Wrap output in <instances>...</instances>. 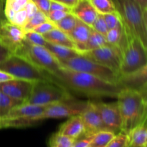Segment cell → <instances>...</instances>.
<instances>
[{
	"label": "cell",
	"mask_w": 147,
	"mask_h": 147,
	"mask_svg": "<svg viewBox=\"0 0 147 147\" xmlns=\"http://www.w3.org/2000/svg\"><path fill=\"white\" fill-rule=\"evenodd\" d=\"M52 82L65 89L89 97L116 98L121 88L88 73L61 67L50 74Z\"/></svg>",
	"instance_id": "1"
},
{
	"label": "cell",
	"mask_w": 147,
	"mask_h": 147,
	"mask_svg": "<svg viewBox=\"0 0 147 147\" xmlns=\"http://www.w3.org/2000/svg\"><path fill=\"white\" fill-rule=\"evenodd\" d=\"M14 55L23 57L38 68L50 73H56L62 67L58 60L43 46L35 45L24 39Z\"/></svg>",
	"instance_id": "5"
},
{
	"label": "cell",
	"mask_w": 147,
	"mask_h": 147,
	"mask_svg": "<svg viewBox=\"0 0 147 147\" xmlns=\"http://www.w3.org/2000/svg\"><path fill=\"white\" fill-rule=\"evenodd\" d=\"M145 66H147L146 46L140 39L131 35L121 52L119 76L134 73Z\"/></svg>",
	"instance_id": "7"
},
{
	"label": "cell",
	"mask_w": 147,
	"mask_h": 147,
	"mask_svg": "<svg viewBox=\"0 0 147 147\" xmlns=\"http://www.w3.org/2000/svg\"><path fill=\"white\" fill-rule=\"evenodd\" d=\"M5 0H0V21L3 19L6 18L4 13V6Z\"/></svg>",
	"instance_id": "44"
},
{
	"label": "cell",
	"mask_w": 147,
	"mask_h": 147,
	"mask_svg": "<svg viewBox=\"0 0 147 147\" xmlns=\"http://www.w3.org/2000/svg\"><path fill=\"white\" fill-rule=\"evenodd\" d=\"M80 116L84 126V136H91L100 131L108 130L94 102L89 101L86 109Z\"/></svg>",
	"instance_id": "15"
},
{
	"label": "cell",
	"mask_w": 147,
	"mask_h": 147,
	"mask_svg": "<svg viewBox=\"0 0 147 147\" xmlns=\"http://www.w3.org/2000/svg\"><path fill=\"white\" fill-rule=\"evenodd\" d=\"M24 40L22 28L12 24L6 18L0 21V43L11 54L20 47Z\"/></svg>",
	"instance_id": "12"
},
{
	"label": "cell",
	"mask_w": 147,
	"mask_h": 147,
	"mask_svg": "<svg viewBox=\"0 0 147 147\" xmlns=\"http://www.w3.org/2000/svg\"><path fill=\"white\" fill-rule=\"evenodd\" d=\"M22 103H24L9 97L0 90V119L5 117L13 108Z\"/></svg>",
	"instance_id": "24"
},
{
	"label": "cell",
	"mask_w": 147,
	"mask_h": 147,
	"mask_svg": "<svg viewBox=\"0 0 147 147\" xmlns=\"http://www.w3.org/2000/svg\"><path fill=\"white\" fill-rule=\"evenodd\" d=\"M70 13L69 11L64 10H50L47 14V18L53 23H55L65 17L67 14Z\"/></svg>",
	"instance_id": "37"
},
{
	"label": "cell",
	"mask_w": 147,
	"mask_h": 147,
	"mask_svg": "<svg viewBox=\"0 0 147 147\" xmlns=\"http://www.w3.org/2000/svg\"><path fill=\"white\" fill-rule=\"evenodd\" d=\"M71 13L78 20L90 27L98 15V12L88 0H79L78 4L71 9Z\"/></svg>",
	"instance_id": "18"
},
{
	"label": "cell",
	"mask_w": 147,
	"mask_h": 147,
	"mask_svg": "<svg viewBox=\"0 0 147 147\" xmlns=\"http://www.w3.org/2000/svg\"><path fill=\"white\" fill-rule=\"evenodd\" d=\"M11 55H12L11 53V52L9 51L5 47H4L0 43V63L8 58Z\"/></svg>",
	"instance_id": "40"
},
{
	"label": "cell",
	"mask_w": 147,
	"mask_h": 147,
	"mask_svg": "<svg viewBox=\"0 0 147 147\" xmlns=\"http://www.w3.org/2000/svg\"><path fill=\"white\" fill-rule=\"evenodd\" d=\"M45 47L47 48L53 56L58 60L59 63H61L63 60H67L71 57L78 55L80 53L74 49L68 48L64 46L57 45L47 42Z\"/></svg>",
	"instance_id": "23"
},
{
	"label": "cell",
	"mask_w": 147,
	"mask_h": 147,
	"mask_svg": "<svg viewBox=\"0 0 147 147\" xmlns=\"http://www.w3.org/2000/svg\"><path fill=\"white\" fill-rule=\"evenodd\" d=\"M24 39L30 43L35 45L45 47V45L47 43V41L45 40L42 34H39V33L35 32L34 31L25 32H24Z\"/></svg>",
	"instance_id": "32"
},
{
	"label": "cell",
	"mask_w": 147,
	"mask_h": 147,
	"mask_svg": "<svg viewBox=\"0 0 147 147\" xmlns=\"http://www.w3.org/2000/svg\"><path fill=\"white\" fill-rule=\"evenodd\" d=\"M31 1L39 11L42 12L47 17L51 0H31Z\"/></svg>",
	"instance_id": "35"
},
{
	"label": "cell",
	"mask_w": 147,
	"mask_h": 147,
	"mask_svg": "<svg viewBox=\"0 0 147 147\" xmlns=\"http://www.w3.org/2000/svg\"><path fill=\"white\" fill-rule=\"evenodd\" d=\"M58 132L75 140L84 136V126L80 115L69 118L60 125Z\"/></svg>",
	"instance_id": "19"
},
{
	"label": "cell",
	"mask_w": 147,
	"mask_h": 147,
	"mask_svg": "<svg viewBox=\"0 0 147 147\" xmlns=\"http://www.w3.org/2000/svg\"><path fill=\"white\" fill-rule=\"evenodd\" d=\"M62 67L76 71L88 73L105 81L118 85L119 74L109 67L93 61L83 55L79 54L60 63Z\"/></svg>",
	"instance_id": "8"
},
{
	"label": "cell",
	"mask_w": 147,
	"mask_h": 147,
	"mask_svg": "<svg viewBox=\"0 0 147 147\" xmlns=\"http://www.w3.org/2000/svg\"><path fill=\"white\" fill-rule=\"evenodd\" d=\"M42 36L45 40L48 42L57 45L64 46V47L74 49L76 50V45L73 40L70 38V37H69L67 34H66L57 27L42 34Z\"/></svg>",
	"instance_id": "21"
},
{
	"label": "cell",
	"mask_w": 147,
	"mask_h": 147,
	"mask_svg": "<svg viewBox=\"0 0 147 147\" xmlns=\"http://www.w3.org/2000/svg\"><path fill=\"white\" fill-rule=\"evenodd\" d=\"M47 106H38V105L30 104L24 103L13 108L8 114L1 119H34L40 123V116L46 109ZM0 119V120H1Z\"/></svg>",
	"instance_id": "17"
},
{
	"label": "cell",
	"mask_w": 147,
	"mask_h": 147,
	"mask_svg": "<svg viewBox=\"0 0 147 147\" xmlns=\"http://www.w3.org/2000/svg\"><path fill=\"white\" fill-rule=\"evenodd\" d=\"M55 25L54 23H53L52 22H50V20L48 21L44 22L41 23L40 24H39L38 26L35 27V28L33 29V30L32 31H34L35 32L39 33V34H44L45 33L48 32L50 30H53L54 28H55Z\"/></svg>",
	"instance_id": "36"
},
{
	"label": "cell",
	"mask_w": 147,
	"mask_h": 147,
	"mask_svg": "<svg viewBox=\"0 0 147 147\" xmlns=\"http://www.w3.org/2000/svg\"><path fill=\"white\" fill-rule=\"evenodd\" d=\"M0 70L9 73L14 78L34 82L51 81L48 73L14 54L0 63Z\"/></svg>",
	"instance_id": "4"
},
{
	"label": "cell",
	"mask_w": 147,
	"mask_h": 147,
	"mask_svg": "<svg viewBox=\"0 0 147 147\" xmlns=\"http://www.w3.org/2000/svg\"><path fill=\"white\" fill-rule=\"evenodd\" d=\"M93 135L91 136H83L76 139L72 147H90Z\"/></svg>",
	"instance_id": "38"
},
{
	"label": "cell",
	"mask_w": 147,
	"mask_h": 147,
	"mask_svg": "<svg viewBox=\"0 0 147 147\" xmlns=\"http://www.w3.org/2000/svg\"><path fill=\"white\" fill-rule=\"evenodd\" d=\"M106 44H108V42L106 41V37L96 32L93 29H90V36H89L86 51L97 49L102 46L106 45Z\"/></svg>",
	"instance_id": "27"
},
{
	"label": "cell",
	"mask_w": 147,
	"mask_h": 147,
	"mask_svg": "<svg viewBox=\"0 0 147 147\" xmlns=\"http://www.w3.org/2000/svg\"><path fill=\"white\" fill-rule=\"evenodd\" d=\"M116 134L108 130L100 131L93 135V140L90 147H105L111 140L114 137Z\"/></svg>",
	"instance_id": "26"
},
{
	"label": "cell",
	"mask_w": 147,
	"mask_h": 147,
	"mask_svg": "<svg viewBox=\"0 0 147 147\" xmlns=\"http://www.w3.org/2000/svg\"><path fill=\"white\" fill-rule=\"evenodd\" d=\"M100 115L105 126L109 131L113 133H119L121 130V116L117 102L103 103L94 102Z\"/></svg>",
	"instance_id": "13"
},
{
	"label": "cell",
	"mask_w": 147,
	"mask_h": 147,
	"mask_svg": "<svg viewBox=\"0 0 147 147\" xmlns=\"http://www.w3.org/2000/svg\"><path fill=\"white\" fill-rule=\"evenodd\" d=\"M90 27L94 30H96L98 33L101 34L104 37H106V34H107L108 31H109V29H108L106 23L105 22L103 15L102 14H99V13L97 18L93 22V24H92Z\"/></svg>",
	"instance_id": "34"
},
{
	"label": "cell",
	"mask_w": 147,
	"mask_h": 147,
	"mask_svg": "<svg viewBox=\"0 0 147 147\" xmlns=\"http://www.w3.org/2000/svg\"><path fill=\"white\" fill-rule=\"evenodd\" d=\"M116 10L129 32L147 45V12H143L134 0H113Z\"/></svg>",
	"instance_id": "3"
},
{
	"label": "cell",
	"mask_w": 147,
	"mask_h": 147,
	"mask_svg": "<svg viewBox=\"0 0 147 147\" xmlns=\"http://www.w3.org/2000/svg\"><path fill=\"white\" fill-rule=\"evenodd\" d=\"M77 20L78 19L71 12H70L63 19L55 23V25L57 28L70 37V34L76 27Z\"/></svg>",
	"instance_id": "25"
},
{
	"label": "cell",
	"mask_w": 147,
	"mask_h": 147,
	"mask_svg": "<svg viewBox=\"0 0 147 147\" xmlns=\"http://www.w3.org/2000/svg\"><path fill=\"white\" fill-rule=\"evenodd\" d=\"M81 55L102 65L109 67L119 74L121 53L117 46L108 43L97 49L84 52Z\"/></svg>",
	"instance_id": "11"
},
{
	"label": "cell",
	"mask_w": 147,
	"mask_h": 147,
	"mask_svg": "<svg viewBox=\"0 0 147 147\" xmlns=\"http://www.w3.org/2000/svg\"><path fill=\"white\" fill-rule=\"evenodd\" d=\"M73 98L63 86L52 81H36L25 103L38 106H48L53 103Z\"/></svg>",
	"instance_id": "6"
},
{
	"label": "cell",
	"mask_w": 147,
	"mask_h": 147,
	"mask_svg": "<svg viewBox=\"0 0 147 147\" xmlns=\"http://www.w3.org/2000/svg\"><path fill=\"white\" fill-rule=\"evenodd\" d=\"M117 103L121 116V130H131L146 120V94L132 89L122 88L117 95Z\"/></svg>",
	"instance_id": "2"
},
{
	"label": "cell",
	"mask_w": 147,
	"mask_h": 147,
	"mask_svg": "<svg viewBox=\"0 0 147 147\" xmlns=\"http://www.w3.org/2000/svg\"><path fill=\"white\" fill-rule=\"evenodd\" d=\"M103 15L109 30H111V29H113L114 27H116L122 21L120 14H119L117 10L115 11H113V12L104 14Z\"/></svg>",
	"instance_id": "33"
},
{
	"label": "cell",
	"mask_w": 147,
	"mask_h": 147,
	"mask_svg": "<svg viewBox=\"0 0 147 147\" xmlns=\"http://www.w3.org/2000/svg\"><path fill=\"white\" fill-rule=\"evenodd\" d=\"M91 27L83 22L77 20L76 27L73 32L70 34V38L76 45V50L80 54H82L86 50L87 43L90 36Z\"/></svg>",
	"instance_id": "20"
},
{
	"label": "cell",
	"mask_w": 147,
	"mask_h": 147,
	"mask_svg": "<svg viewBox=\"0 0 147 147\" xmlns=\"http://www.w3.org/2000/svg\"><path fill=\"white\" fill-rule=\"evenodd\" d=\"M52 1H56V2L63 4V5L66 6L69 8L73 9L78 4L79 0H52Z\"/></svg>",
	"instance_id": "41"
},
{
	"label": "cell",
	"mask_w": 147,
	"mask_h": 147,
	"mask_svg": "<svg viewBox=\"0 0 147 147\" xmlns=\"http://www.w3.org/2000/svg\"><path fill=\"white\" fill-rule=\"evenodd\" d=\"M12 79H14V78L12 76L0 70V83H3V82L8 81V80H12Z\"/></svg>",
	"instance_id": "42"
},
{
	"label": "cell",
	"mask_w": 147,
	"mask_h": 147,
	"mask_svg": "<svg viewBox=\"0 0 147 147\" xmlns=\"http://www.w3.org/2000/svg\"><path fill=\"white\" fill-rule=\"evenodd\" d=\"M37 9L31 0H5L4 13L6 19L22 28Z\"/></svg>",
	"instance_id": "9"
},
{
	"label": "cell",
	"mask_w": 147,
	"mask_h": 147,
	"mask_svg": "<svg viewBox=\"0 0 147 147\" xmlns=\"http://www.w3.org/2000/svg\"><path fill=\"white\" fill-rule=\"evenodd\" d=\"M143 12H147V0H134Z\"/></svg>",
	"instance_id": "43"
},
{
	"label": "cell",
	"mask_w": 147,
	"mask_h": 147,
	"mask_svg": "<svg viewBox=\"0 0 147 147\" xmlns=\"http://www.w3.org/2000/svg\"><path fill=\"white\" fill-rule=\"evenodd\" d=\"M75 139L64 136L58 131L53 134L49 139L50 147H72Z\"/></svg>",
	"instance_id": "29"
},
{
	"label": "cell",
	"mask_w": 147,
	"mask_h": 147,
	"mask_svg": "<svg viewBox=\"0 0 147 147\" xmlns=\"http://www.w3.org/2000/svg\"><path fill=\"white\" fill-rule=\"evenodd\" d=\"M48 18L45 14L37 9L36 12L30 17V20L26 22V24L23 26L22 30H24V32L32 31V30H33V29L35 28L39 24L44 22L48 21Z\"/></svg>",
	"instance_id": "30"
},
{
	"label": "cell",
	"mask_w": 147,
	"mask_h": 147,
	"mask_svg": "<svg viewBox=\"0 0 147 147\" xmlns=\"http://www.w3.org/2000/svg\"><path fill=\"white\" fill-rule=\"evenodd\" d=\"M91 5L99 14H107L116 11L113 0H88Z\"/></svg>",
	"instance_id": "28"
},
{
	"label": "cell",
	"mask_w": 147,
	"mask_h": 147,
	"mask_svg": "<svg viewBox=\"0 0 147 147\" xmlns=\"http://www.w3.org/2000/svg\"><path fill=\"white\" fill-rule=\"evenodd\" d=\"M34 81L14 78L0 83V90L9 97L25 103L28 99Z\"/></svg>",
	"instance_id": "14"
},
{
	"label": "cell",
	"mask_w": 147,
	"mask_h": 147,
	"mask_svg": "<svg viewBox=\"0 0 147 147\" xmlns=\"http://www.w3.org/2000/svg\"><path fill=\"white\" fill-rule=\"evenodd\" d=\"M143 147H146V146H143Z\"/></svg>",
	"instance_id": "45"
},
{
	"label": "cell",
	"mask_w": 147,
	"mask_h": 147,
	"mask_svg": "<svg viewBox=\"0 0 147 147\" xmlns=\"http://www.w3.org/2000/svg\"><path fill=\"white\" fill-rule=\"evenodd\" d=\"M128 136H129L128 147H143L146 146V120L131 130L128 134Z\"/></svg>",
	"instance_id": "22"
},
{
	"label": "cell",
	"mask_w": 147,
	"mask_h": 147,
	"mask_svg": "<svg viewBox=\"0 0 147 147\" xmlns=\"http://www.w3.org/2000/svg\"><path fill=\"white\" fill-rule=\"evenodd\" d=\"M128 146H129L128 134L123 131H120L115 135L114 137L105 147H128Z\"/></svg>",
	"instance_id": "31"
},
{
	"label": "cell",
	"mask_w": 147,
	"mask_h": 147,
	"mask_svg": "<svg viewBox=\"0 0 147 147\" xmlns=\"http://www.w3.org/2000/svg\"><path fill=\"white\" fill-rule=\"evenodd\" d=\"M50 10H64V11H69V12H71V9L70 8L63 5V4H60V3L58 2L52 1V0H51V3H50ZM50 10H49V11H50Z\"/></svg>",
	"instance_id": "39"
},
{
	"label": "cell",
	"mask_w": 147,
	"mask_h": 147,
	"mask_svg": "<svg viewBox=\"0 0 147 147\" xmlns=\"http://www.w3.org/2000/svg\"><path fill=\"white\" fill-rule=\"evenodd\" d=\"M147 66L127 75H120L118 86L121 88L132 89L146 94Z\"/></svg>",
	"instance_id": "16"
},
{
	"label": "cell",
	"mask_w": 147,
	"mask_h": 147,
	"mask_svg": "<svg viewBox=\"0 0 147 147\" xmlns=\"http://www.w3.org/2000/svg\"><path fill=\"white\" fill-rule=\"evenodd\" d=\"M88 102L71 98L48 105L43 111L42 114L40 116V120L70 118L74 116H78L86 109Z\"/></svg>",
	"instance_id": "10"
}]
</instances>
